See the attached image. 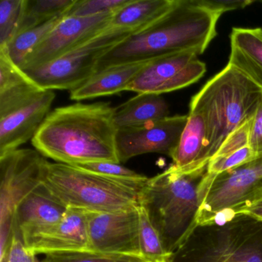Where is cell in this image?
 <instances>
[{"label": "cell", "instance_id": "6da1fadb", "mask_svg": "<svg viewBox=\"0 0 262 262\" xmlns=\"http://www.w3.org/2000/svg\"><path fill=\"white\" fill-rule=\"evenodd\" d=\"M114 113L108 102L59 107L49 115L32 144L44 157L58 163L120 164Z\"/></svg>", "mask_w": 262, "mask_h": 262}, {"label": "cell", "instance_id": "7a4b0ae2", "mask_svg": "<svg viewBox=\"0 0 262 262\" xmlns=\"http://www.w3.org/2000/svg\"><path fill=\"white\" fill-rule=\"evenodd\" d=\"M221 16L199 0H176L160 19L130 35L105 53L98 62L96 73L180 52L202 55L217 35L216 27Z\"/></svg>", "mask_w": 262, "mask_h": 262}, {"label": "cell", "instance_id": "3957f363", "mask_svg": "<svg viewBox=\"0 0 262 262\" xmlns=\"http://www.w3.org/2000/svg\"><path fill=\"white\" fill-rule=\"evenodd\" d=\"M207 173L208 165L189 171H179L171 165L149 178L141 194L140 204L171 255L195 228L201 186Z\"/></svg>", "mask_w": 262, "mask_h": 262}, {"label": "cell", "instance_id": "277c9868", "mask_svg": "<svg viewBox=\"0 0 262 262\" xmlns=\"http://www.w3.org/2000/svg\"><path fill=\"white\" fill-rule=\"evenodd\" d=\"M261 104L262 89L228 64L191 98L190 110L200 113L206 124L208 161Z\"/></svg>", "mask_w": 262, "mask_h": 262}, {"label": "cell", "instance_id": "5b68a950", "mask_svg": "<svg viewBox=\"0 0 262 262\" xmlns=\"http://www.w3.org/2000/svg\"><path fill=\"white\" fill-rule=\"evenodd\" d=\"M148 179H115L73 165L48 162L42 185L66 208L116 212L140 205V195Z\"/></svg>", "mask_w": 262, "mask_h": 262}, {"label": "cell", "instance_id": "8992f818", "mask_svg": "<svg viewBox=\"0 0 262 262\" xmlns=\"http://www.w3.org/2000/svg\"><path fill=\"white\" fill-rule=\"evenodd\" d=\"M171 262H262V222L237 215L194 228Z\"/></svg>", "mask_w": 262, "mask_h": 262}, {"label": "cell", "instance_id": "52a82bcc", "mask_svg": "<svg viewBox=\"0 0 262 262\" xmlns=\"http://www.w3.org/2000/svg\"><path fill=\"white\" fill-rule=\"evenodd\" d=\"M261 191L262 156L216 176L207 173L201 186L195 227L231 220Z\"/></svg>", "mask_w": 262, "mask_h": 262}, {"label": "cell", "instance_id": "ba28073f", "mask_svg": "<svg viewBox=\"0 0 262 262\" xmlns=\"http://www.w3.org/2000/svg\"><path fill=\"white\" fill-rule=\"evenodd\" d=\"M133 33L128 29L110 27L64 56L24 72L43 90L72 91L96 74L98 62L105 53Z\"/></svg>", "mask_w": 262, "mask_h": 262}, {"label": "cell", "instance_id": "9c48e42d", "mask_svg": "<svg viewBox=\"0 0 262 262\" xmlns=\"http://www.w3.org/2000/svg\"><path fill=\"white\" fill-rule=\"evenodd\" d=\"M56 99L33 81L0 92V156L33 140Z\"/></svg>", "mask_w": 262, "mask_h": 262}, {"label": "cell", "instance_id": "30bf717a", "mask_svg": "<svg viewBox=\"0 0 262 262\" xmlns=\"http://www.w3.org/2000/svg\"><path fill=\"white\" fill-rule=\"evenodd\" d=\"M47 162L39 151L29 148L0 156V261L10 246L16 208L42 185Z\"/></svg>", "mask_w": 262, "mask_h": 262}, {"label": "cell", "instance_id": "8fae6325", "mask_svg": "<svg viewBox=\"0 0 262 262\" xmlns=\"http://www.w3.org/2000/svg\"><path fill=\"white\" fill-rule=\"evenodd\" d=\"M194 52L171 53L151 59L126 91L162 95L189 86L206 73V66Z\"/></svg>", "mask_w": 262, "mask_h": 262}, {"label": "cell", "instance_id": "7c38bea8", "mask_svg": "<svg viewBox=\"0 0 262 262\" xmlns=\"http://www.w3.org/2000/svg\"><path fill=\"white\" fill-rule=\"evenodd\" d=\"M116 12L88 17L66 16L27 56L21 70L27 71L38 68L90 40L112 27Z\"/></svg>", "mask_w": 262, "mask_h": 262}, {"label": "cell", "instance_id": "4fadbf2b", "mask_svg": "<svg viewBox=\"0 0 262 262\" xmlns=\"http://www.w3.org/2000/svg\"><path fill=\"white\" fill-rule=\"evenodd\" d=\"M188 119V115L168 116L138 126L119 128L116 148L120 163L148 153L166 155L171 158Z\"/></svg>", "mask_w": 262, "mask_h": 262}, {"label": "cell", "instance_id": "5bb4252c", "mask_svg": "<svg viewBox=\"0 0 262 262\" xmlns=\"http://www.w3.org/2000/svg\"><path fill=\"white\" fill-rule=\"evenodd\" d=\"M138 207L116 212L88 211V250L142 257Z\"/></svg>", "mask_w": 262, "mask_h": 262}, {"label": "cell", "instance_id": "9a60e30c", "mask_svg": "<svg viewBox=\"0 0 262 262\" xmlns=\"http://www.w3.org/2000/svg\"><path fill=\"white\" fill-rule=\"evenodd\" d=\"M67 210V208L41 185L18 205L13 228L17 229L29 249L38 239L49 234L59 225Z\"/></svg>", "mask_w": 262, "mask_h": 262}, {"label": "cell", "instance_id": "2e32d148", "mask_svg": "<svg viewBox=\"0 0 262 262\" xmlns=\"http://www.w3.org/2000/svg\"><path fill=\"white\" fill-rule=\"evenodd\" d=\"M88 211L68 208L59 225L38 239L29 250L33 254L88 250Z\"/></svg>", "mask_w": 262, "mask_h": 262}, {"label": "cell", "instance_id": "e0dca14e", "mask_svg": "<svg viewBox=\"0 0 262 262\" xmlns=\"http://www.w3.org/2000/svg\"><path fill=\"white\" fill-rule=\"evenodd\" d=\"M188 119L177 148L171 156V166L181 171L199 169L208 165L207 128L203 116L189 110Z\"/></svg>", "mask_w": 262, "mask_h": 262}, {"label": "cell", "instance_id": "ac0fdd59", "mask_svg": "<svg viewBox=\"0 0 262 262\" xmlns=\"http://www.w3.org/2000/svg\"><path fill=\"white\" fill-rule=\"evenodd\" d=\"M151 59L115 66L97 72L80 86L70 91V99L86 100L126 91L133 79Z\"/></svg>", "mask_w": 262, "mask_h": 262}, {"label": "cell", "instance_id": "d6986e66", "mask_svg": "<svg viewBox=\"0 0 262 262\" xmlns=\"http://www.w3.org/2000/svg\"><path fill=\"white\" fill-rule=\"evenodd\" d=\"M228 65L262 89V28H233Z\"/></svg>", "mask_w": 262, "mask_h": 262}, {"label": "cell", "instance_id": "ffe728a7", "mask_svg": "<svg viewBox=\"0 0 262 262\" xmlns=\"http://www.w3.org/2000/svg\"><path fill=\"white\" fill-rule=\"evenodd\" d=\"M169 108L161 95L139 93L115 108L114 121L118 129L138 126L169 116Z\"/></svg>", "mask_w": 262, "mask_h": 262}, {"label": "cell", "instance_id": "44dd1931", "mask_svg": "<svg viewBox=\"0 0 262 262\" xmlns=\"http://www.w3.org/2000/svg\"><path fill=\"white\" fill-rule=\"evenodd\" d=\"M174 2L176 0H131L114 13L112 27L137 33L160 19Z\"/></svg>", "mask_w": 262, "mask_h": 262}, {"label": "cell", "instance_id": "7402d4cb", "mask_svg": "<svg viewBox=\"0 0 262 262\" xmlns=\"http://www.w3.org/2000/svg\"><path fill=\"white\" fill-rule=\"evenodd\" d=\"M75 2L76 0H25L24 16L16 35L66 16Z\"/></svg>", "mask_w": 262, "mask_h": 262}, {"label": "cell", "instance_id": "603a6c76", "mask_svg": "<svg viewBox=\"0 0 262 262\" xmlns=\"http://www.w3.org/2000/svg\"><path fill=\"white\" fill-rule=\"evenodd\" d=\"M66 16L56 18L50 22L25 30L16 35L7 46L0 48L5 49L12 61L21 69L27 56Z\"/></svg>", "mask_w": 262, "mask_h": 262}, {"label": "cell", "instance_id": "cb8c5ba5", "mask_svg": "<svg viewBox=\"0 0 262 262\" xmlns=\"http://www.w3.org/2000/svg\"><path fill=\"white\" fill-rule=\"evenodd\" d=\"M141 256L148 262H168L171 254L166 251L160 234L155 228L145 207H138Z\"/></svg>", "mask_w": 262, "mask_h": 262}, {"label": "cell", "instance_id": "d4e9b609", "mask_svg": "<svg viewBox=\"0 0 262 262\" xmlns=\"http://www.w3.org/2000/svg\"><path fill=\"white\" fill-rule=\"evenodd\" d=\"M40 262H148L140 256L99 251H64L45 254Z\"/></svg>", "mask_w": 262, "mask_h": 262}, {"label": "cell", "instance_id": "484cf974", "mask_svg": "<svg viewBox=\"0 0 262 262\" xmlns=\"http://www.w3.org/2000/svg\"><path fill=\"white\" fill-rule=\"evenodd\" d=\"M25 0H1L0 47L7 46L17 33L24 16Z\"/></svg>", "mask_w": 262, "mask_h": 262}, {"label": "cell", "instance_id": "4316f807", "mask_svg": "<svg viewBox=\"0 0 262 262\" xmlns=\"http://www.w3.org/2000/svg\"><path fill=\"white\" fill-rule=\"evenodd\" d=\"M131 0H76L67 12V16L88 17L113 13L127 5Z\"/></svg>", "mask_w": 262, "mask_h": 262}, {"label": "cell", "instance_id": "83f0119b", "mask_svg": "<svg viewBox=\"0 0 262 262\" xmlns=\"http://www.w3.org/2000/svg\"><path fill=\"white\" fill-rule=\"evenodd\" d=\"M257 156L254 155L249 145L238 151L222 156H214L208 164V174L210 176L221 174L224 171L232 169L244 164L248 163Z\"/></svg>", "mask_w": 262, "mask_h": 262}, {"label": "cell", "instance_id": "f1b7e54d", "mask_svg": "<svg viewBox=\"0 0 262 262\" xmlns=\"http://www.w3.org/2000/svg\"><path fill=\"white\" fill-rule=\"evenodd\" d=\"M32 81L27 73L12 61L7 50L0 48V92Z\"/></svg>", "mask_w": 262, "mask_h": 262}, {"label": "cell", "instance_id": "f546056e", "mask_svg": "<svg viewBox=\"0 0 262 262\" xmlns=\"http://www.w3.org/2000/svg\"><path fill=\"white\" fill-rule=\"evenodd\" d=\"M73 166L95 173V174L115 178V179H138L145 177L143 174H139L129 168L122 166L120 164L114 163V162H90V163L73 165Z\"/></svg>", "mask_w": 262, "mask_h": 262}, {"label": "cell", "instance_id": "4dcf8cb0", "mask_svg": "<svg viewBox=\"0 0 262 262\" xmlns=\"http://www.w3.org/2000/svg\"><path fill=\"white\" fill-rule=\"evenodd\" d=\"M253 119L245 122L234 129L224 141L223 143L213 157L225 156L248 146Z\"/></svg>", "mask_w": 262, "mask_h": 262}, {"label": "cell", "instance_id": "1f68e13d", "mask_svg": "<svg viewBox=\"0 0 262 262\" xmlns=\"http://www.w3.org/2000/svg\"><path fill=\"white\" fill-rule=\"evenodd\" d=\"M1 262H40L24 245L16 228H13L8 251Z\"/></svg>", "mask_w": 262, "mask_h": 262}, {"label": "cell", "instance_id": "d6a6232c", "mask_svg": "<svg viewBox=\"0 0 262 262\" xmlns=\"http://www.w3.org/2000/svg\"><path fill=\"white\" fill-rule=\"evenodd\" d=\"M199 2L222 15L233 10H242L254 4L252 0H199Z\"/></svg>", "mask_w": 262, "mask_h": 262}, {"label": "cell", "instance_id": "836d02e7", "mask_svg": "<svg viewBox=\"0 0 262 262\" xmlns=\"http://www.w3.org/2000/svg\"><path fill=\"white\" fill-rule=\"evenodd\" d=\"M248 145L256 156H262V104L253 119Z\"/></svg>", "mask_w": 262, "mask_h": 262}, {"label": "cell", "instance_id": "e575fe53", "mask_svg": "<svg viewBox=\"0 0 262 262\" xmlns=\"http://www.w3.org/2000/svg\"><path fill=\"white\" fill-rule=\"evenodd\" d=\"M249 216L256 220L262 222V191L256 196L255 199L245 208L239 211L237 215Z\"/></svg>", "mask_w": 262, "mask_h": 262}, {"label": "cell", "instance_id": "d590c367", "mask_svg": "<svg viewBox=\"0 0 262 262\" xmlns=\"http://www.w3.org/2000/svg\"><path fill=\"white\" fill-rule=\"evenodd\" d=\"M168 262H171V261H168Z\"/></svg>", "mask_w": 262, "mask_h": 262}, {"label": "cell", "instance_id": "8d00e7d4", "mask_svg": "<svg viewBox=\"0 0 262 262\" xmlns=\"http://www.w3.org/2000/svg\"><path fill=\"white\" fill-rule=\"evenodd\" d=\"M261 2H262V1H261Z\"/></svg>", "mask_w": 262, "mask_h": 262}]
</instances>
